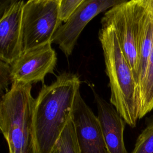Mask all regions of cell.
I'll return each mask as SVG.
<instances>
[{"label":"cell","instance_id":"6da1fadb","mask_svg":"<svg viewBox=\"0 0 153 153\" xmlns=\"http://www.w3.org/2000/svg\"><path fill=\"white\" fill-rule=\"evenodd\" d=\"M80 84L77 75L64 72L42 87L33 105L30 153H52L71 118Z\"/></svg>","mask_w":153,"mask_h":153},{"label":"cell","instance_id":"7a4b0ae2","mask_svg":"<svg viewBox=\"0 0 153 153\" xmlns=\"http://www.w3.org/2000/svg\"><path fill=\"white\" fill-rule=\"evenodd\" d=\"M111 88L110 102L127 124L136 126L139 120L138 95L133 72L121 49L114 29L102 25L99 32Z\"/></svg>","mask_w":153,"mask_h":153},{"label":"cell","instance_id":"3957f363","mask_svg":"<svg viewBox=\"0 0 153 153\" xmlns=\"http://www.w3.org/2000/svg\"><path fill=\"white\" fill-rule=\"evenodd\" d=\"M31 90L32 84L13 82L1 97L0 128L9 153H30L35 102Z\"/></svg>","mask_w":153,"mask_h":153},{"label":"cell","instance_id":"277c9868","mask_svg":"<svg viewBox=\"0 0 153 153\" xmlns=\"http://www.w3.org/2000/svg\"><path fill=\"white\" fill-rule=\"evenodd\" d=\"M148 13L145 0H125L107 10L101 20L102 25L110 26L114 29L135 81L140 42Z\"/></svg>","mask_w":153,"mask_h":153},{"label":"cell","instance_id":"5b68a950","mask_svg":"<svg viewBox=\"0 0 153 153\" xmlns=\"http://www.w3.org/2000/svg\"><path fill=\"white\" fill-rule=\"evenodd\" d=\"M60 0H29L23 8L22 53L47 44L62 25L59 17Z\"/></svg>","mask_w":153,"mask_h":153},{"label":"cell","instance_id":"8992f818","mask_svg":"<svg viewBox=\"0 0 153 153\" xmlns=\"http://www.w3.org/2000/svg\"><path fill=\"white\" fill-rule=\"evenodd\" d=\"M125 0H84L71 17L54 34L52 43L59 45L66 57L69 56L77 40L88 23L95 16Z\"/></svg>","mask_w":153,"mask_h":153},{"label":"cell","instance_id":"52a82bcc","mask_svg":"<svg viewBox=\"0 0 153 153\" xmlns=\"http://www.w3.org/2000/svg\"><path fill=\"white\" fill-rule=\"evenodd\" d=\"M57 62V55L47 44L22 52L10 65L13 82L32 84L44 82L45 76L53 73Z\"/></svg>","mask_w":153,"mask_h":153},{"label":"cell","instance_id":"ba28073f","mask_svg":"<svg viewBox=\"0 0 153 153\" xmlns=\"http://www.w3.org/2000/svg\"><path fill=\"white\" fill-rule=\"evenodd\" d=\"M80 153H109L98 119L76 93L71 117Z\"/></svg>","mask_w":153,"mask_h":153},{"label":"cell","instance_id":"9c48e42d","mask_svg":"<svg viewBox=\"0 0 153 153\" xmlns=\"http://www.w3.org/2000/svg\"><path fill=\"white\" fill-rule=\"evenodd\" d=\"M26 1H11L1 10L0 20V59L11 65L22 53L21 26Z\"/></svg>","mask_w":153,"mask_h":153},{"label":"cell","instance_id":"30bf717a","mask_svg":"<svg viewBox=\"0 0 153 153\" xmlns=\"http://www.w3.org/2000/svg\"><path fill=\"white\" fill-rule=\"evenodd\" d=\"M98 119L109 153H128L124 141L126 123L112 104L93 90Z\"/></svg>","mask_w":153,"mask_h":153},{"label":"cell","instance_id":"8fae6325","mask_svg":"<svg viewBox=\"0 0 153 153\" xmlns=\"http://www.w3.org/2000/svg\"><path fill=\"white\" fill-rule=\"evenodd\" d=\"M152 45L153 14L148 10V13L145 19L143 27L139 46L138 67L136 79L138 97L139 91L145 76Z\"/></svg>","mask_w":153,"mask_h":153},{"label":"cell","instance_id":"7c38bea8","mask_svg":"<svg viewBox=\"0 0 153 153\" xmlns=\"http://www.w3.org/2000/svg\"><path fill=\"white\" fill-rule=\"evenodd\" d=\"M153 109V45L138 97L139 120Z\"/></svg>","mask_w":153,"mask_h":153},{"label":"cell","instance_id":"4fadbf2b","mask_svg":"<svg viewBox=\"0 0 153 153\" xmlns=\"http://www.w3.org/2000/svg\"><path fill=\"white\" fill-rule=\"evenodd\" d=\"M52 153H80L72 118L66 125Z\"/></svg>","mask_w":153,"mask_h":153},{"label":"cell","instance_id":"5bb4252c","mask_svg":"<svg viewBox=\"0 0 153 153\" xmlns=\"http://www.w3.org/2000/svg\"><path fill=\"white\" fill-rule=\"evenodd\" d=\"M132 153H153V121L139 135Z\"/></svg>","mask_w":153,"mask_h":153},{"label":"cell","instance_id":"9a60e30c","mask_svg":"<svg viewBox=\"0 0 153 153\" xmlns=\"http://www.w3.org/2000/svg\"><path fill=\"white\" fill-rule=\"evenodd\" d=\"M84 0H60L59 17L62 22L65 23L74 13Z\"/></svg>","mask_w":153,"mask_h":153},{"label":"cell","instance_id":"2e32d148","mask_svg":"<svg viewBox=\"0 0 153 153\" xmlns=\"http://www.w3.org/2000/svg\"><path fill=\"white\" fill-rule=\"evenodd\" d=\"M13 83L11 78V65L2 60L0 62V88L1 93L2 96V93L5 90L6 93L7 88L10 83ZM1 96V97H2Z\"/></svg>","mask_w":153,"mask_h":153},{"label":"cell","instance_id":"e0dca14e","mask_svg":"<svg viewBox=\"0 0 153 153\" xmlns=\"http://www.w3.org/2000/svg\"><path fill=\"white\" fill-rule=\"evenodd\" d=\"M148 10L153 14V0H145Z\"/></svg>","mask_w":153,"mask_h":153}]
</instances>
